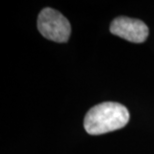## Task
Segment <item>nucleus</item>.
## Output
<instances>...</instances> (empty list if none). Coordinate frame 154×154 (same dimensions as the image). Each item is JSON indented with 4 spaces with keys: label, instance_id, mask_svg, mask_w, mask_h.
<instances>
[{
    "label": "nucleus",
    "instance_id": "nucleus-1",
    "mask_svg": "<svg viewBox=\"0 0 154 154\" xmlns=\"http://www.w3.org/2000/svg\"><path fill=\"white\" fill-rule=\"evenodd\" d=\"M127 108L120 103L103 102L86 113L84 128L88 134L100 135L123 128L129 121Z\"/></svg>",
    "mask_w": 154,
    "mask_h": 154
},
{
    "label": "nucleus",
    "instance_id": "nucleus-2",
    "mask_svg": "<svg viewBox=\"0 0 154 154\" xmlns=\"http://www.w3.org/2000/svg\"><path fill=\"white\" fill-rule=\"evenodd\" d=\"M37 26L45 38L55 42L68 41L71 26L68 19L55 9L44 8L39 13Z\"/></svg>",
    "mask_w": 154,
    "mask_h": 154
},
{
    "label": "nucleus",
    "instance_id": "nucleus-3",
    "mask_svg": "<svg viewBox=\"0 0 154 154\" xmlns=\"http://www.w3.org/2000/svg\"><path fill=\"white\" fill-rule=\"evenodd\" d=\"M110 32L133 43H142L149 34L148 27L143 21L120 16L110 24Z\"/></svg>",
    "mask_w": 154,
    "mask_h": 154
}]
</instances>
